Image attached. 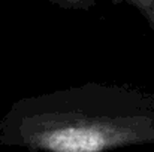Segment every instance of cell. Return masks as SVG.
I'll list each match as a JSON object with an SVG mask.
<instances>
[{"label":"cell","mask_w":154,"mask_h":152,"mask_svg":"<svg viewBox=\"0 0 154 152\" xmlns=\"http://www.w3.org/2000/svg\"><path fill=\"white\" fill-rule=\"evenodd\" d=\"M64 7H75V9H90L94 4V0H50Z\"/></svg>","instance_id":"obj_2"},{"label":"cell","mask_w":154,"mask_h":152,"mask_svg":"<svg viewBox=\"0 0 154 152\" xmlns=\"http://www.w3.org/2000/svg\"><path fill=\"white\" fill-rule=\"evenodd\" d=\"M0 145L29 152H111L154 145V93L87 82L15 101L0 119Z\"/></svg>","instance_id":"obj_1"}]
</instances>
